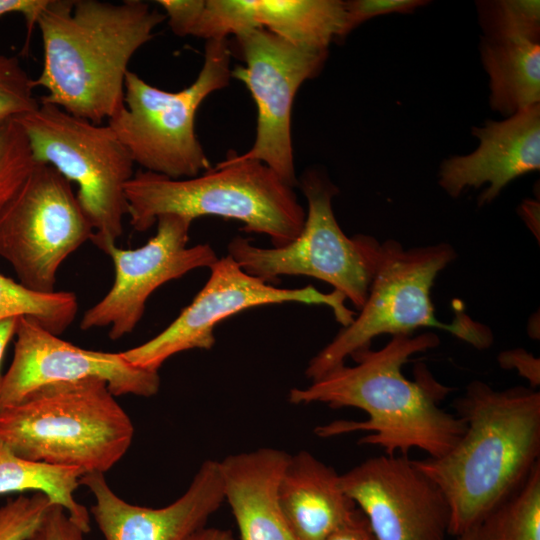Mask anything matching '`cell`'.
Wrapping results in <instances>:
<instances>
[{"label": "cell", "mask_w": 540, "mask_h": 540, "mask_svg": "<svg viewBox=\"0 0 540 540\" xmlns=\"http://www.w3.org/2000/svg\"><path fill=\"white\" fill-rule=\"evenodd\" d=\"M432 332L394 335L378 350L366 348L351 355L356 362L336 367L305 388H293L292 404L325 403L331 408L363 410L364 421L337 420L315 429L322 438L356 431L368 435L359 444L381 447L387 455L407 456L418 448L431 458L445 455L461 439L465 421L446 412L439 402L450 392L424 365L414 380L406 378L403 365L411 356L439 345Z\"/></svg>", "instance_id": "cell-1"}, {"label": "cell", "mask_w": 540, "mask_h": 540, "mask_svg": "<svg viewBox=\"0 0 540 540\" xmlns=\"http://www.w3.org/2000/svg\"><path fill=\"white\" fill-rule=\"evenodd\" d=\"M454 407L466 423L461 439L441 457L414 462L443 492L449 535L457 537L476 528L540 463V392L474 380Z\"/></svg>", "instance_id": "cell-2"}, {"label": "cell", "mask_w": 540, "mask_h": 540, "mask_svg": "<svg viewBox=\"0 0 540 540\" xmlns=\"http://www.w3.org/2000/svg\"><path fill=\"white\" fill-rule=\"evenodd\" d=\"M165 19L140 0H47L36 20L44 61L34 85L47 92L39 101L107 122L124 106L130 60Z\"/></svg>", "instance_id": "cell-3"}, {"label": "cell", "mask_w": 540, "mask_h": 540, "mask_svg": "<svg viewBox=\"0 0 540 540\" xmlns=\"http://www.w3.org/2000/svg\"><path fill=\"white\" fill-rule=\"evenodd\" d=\"M125 196L130 224L140 232L164 214L191 220L214 215L240 221L242 230L265 234L281 247L298 237L306 218L293 187L271 168L228 156L191 178L137 172L126 183Z\"/></svg>", "instance_id": "cell-4"}, {"label": "cell", "mask_w": 540, "mask_h": 540, "mask_svg": "<svg viewBox=\"0 0 540 540\" xmlns=\"http://www.w3.org/2000/svg\"><path fill=\"white\" fill-rule=\"evenodd\" d=\"M133 436L131 419L97 378L44 385L0 409V442L15 455L85 474L111 469Z\"/></svg>", "instance_id": "cell-5"}, {"label": "cell", "mask_w": 540, "mask_h": 540, "mask_svg": "<svg viewBox=\"0 0 540 540\" xmlns=\"http://www.w3.org/2000/svg\"><path fill=\"white\" fill-rule=\"evenodd\" d=\"M457 257L446 243L404 247L395 240L381 244L380 255L367 299L359 315L308 363L305 375L317 380L345 364L353 353L370 348L373 338L390 334L412 335L421 328L449 331L477 349L493 342L491 330L467 315L451 323L437 319L431 290L438 274Z\"/></svg>", "instance_id": "cell-6"}, {"label": "cell", "mask_w": 540, "mask_h": 540, "mask_svg": "<svg viewBox=\"0 0 540 540\" xmlns=\"http://www.w3.org/2000/svg\"><path fill=\"white\" fill-rule=\"evenodd\" d=\"M230 57L227 39L208 40L197 78L178 92L127 72L124 106L106 123L135 164L172 179L195 177L211 167L195 133V116L207 96L229 84Z\"/></svg>", "instance_id": "cell-7"}, {"label": "cell", "mask_w": 540, "mask_h": 540, "mask_svg": "<svg viewBox=\"0 0 540 540\" xmlns=\"http://www.w3.org/2000/svg\"><path fill=\"white\" fill-rule=\"evenodd\" d=\"M16 119L35 162L52 166L77 184V199L93 229L90 241L101 250L116 244L127 215L125 185L135 163L112 128L41 102Z\"/></svg>", "instance_id": "cell-8"}, {"label": "cell", "mask_w": 540, "mask_h": 540, "mask_svg": "<svg viewBox=\"0 0 540 540\" xmlns=\"http://www.w3.org/2000/svg\"><path fill=\"white\" fill-rule=\"evenodd\" d=\"M301 189L308 211L303 228L292 242L262 248L244 237L228 244V255L248 274L264 282L282 275L309 276L333 286L359 310L364 305L378 263L381 243L374 237H348L332 209L338 188L316 170L306 172Z\"/></svg>", "instance_id": "cell-9"}, {"label": "cell", "mask_w": 540, "mask_h": 540, "mask_svg": "<svg viewBox=\"0 0 540 540\" xmlns=\"http://www.w3.org/2000/svg\"><path fill=\"white\" fill-rule=\"evenodd\" d=\"M92 234L71 182L48 164L36 162L0 210V257L37 292H54L60 265Z\"/></svg>", "instance_id": "cell-10"}, {"label": "cell", "mask_w": 540, "mask_h": 540, "mask_svg": "<svg viewBox=\"0 0 540 540\" xmlns=\"http://www.w3.org/2000/svg\"><path fill=\"white\" fill-rule=\"evenodd\" d=\"M210 277L193 301L162 332L147 342L120 352L130 364L157 371L171 356L191 349H211L214 329L222 320L243 310L266 304L297 302L326 305L343 327L354 312L337 291L323 293L312 286L278 288L246 273L231 256L218 258L210 267Z\"/></svg>", "instance_id": "cell-11"}, {"label": "cell", "mask_w": 540, "mask_h": 540, "mask_svg": "<svg viewBox=\"0 0 540 540\" xmlns=\"http://www.w3.org/2000/svg\"><path fill=\"white\" fill-rule=\"evenodd\" d=\"M244 66L232 70L250 91L257 107L256 137L234 160H255L271 168L290 186L297 184L291 137V111L299 87L318 75L328 50L294 45L265 30L236 35Z\"/></svg>", "instance_id": "cell-12"}, {"label": "cell", "mask_w": 540, "mask_h": 540, "mask_svg": "<svg viewBox=\"0 0 540 540\" xmlns=\"http://www.w3.org/2000/svg\"><path fill=\"white\" fill-rule=\"evenodd\" d=\"M192 221L164 214L156 220L155 235L143 246L121 249L112 244L104 248L114 264V282L107 294L83 314L80 328L109 326V338L120 339L134 330L147 299L158 287L191 270L210 268L218 257L209 244L187 246Z\"/></svg>", "instance_id": "cell-13"}, {"label": "cell", "mask_w": 540, "mask_h": 540, "mask_svg": "<svg viewBox=\"0 0 540 540\" xmlns=\"http://www.w3.org/2000/svg\"><path fill=\"white\" fill-rule=\"evenodd\" d=\"M376 540H445L450 508L437 484L407 456L383 454L340 475Z\"/></svg>", "instance_id": "cell-14"}, {"label": "cell", "mask_w": 540, "mask_h": 540, "mask_svg": "<svg viewBox=\"0 0 540 540\" xmlns=\"http://www.w3.org/2000/svg\"><path fill=\"white\" fill-rule=\"evenodd\" d=\"M14 356L0 383V409L48 384L97 378L114 396L155 395L157 371L138 368L121 353L80 348L62 340L31 317L17 318Z\"/></svg>", "instance_id": "cell-15"}, {"label": "cell", "mask_w": 540, "mask_h": 540, "mask_svg": "<svg viewBox=\"0 0 540 540\" xmlns=\"http://www.w3.org/2000/svg\"><path fill=\"white\" fill-rule=\"evenodd\" d=\"M94 495L91 508L105 540H191L225 502L219 461H204L187 490L161 508L131 504L110 488L100 472L80 479Z\"/></svg>", "instance_id": "cell-16"}, {"label": "cell", "mask_w": 540, "mask_h": 540, "mask_svg": "<svg viewBox=\"0 0 540 540\" xmlns=\"http://www.w3.org/2000/svg\"><path fill=\"white\" fill-rule=\"evenodd\" d=\"M344 20L339 0H201L190 35L221 40L265 29L294 45L328 50L343 38Z\"/></svg>", "instance_id": "cell-17"}, {"label": "cell", "mask_w": 540, "mask_h": 540, "mask_svg": "<svg viewBox=\"0 0 540 540\" xmlns=\"http://www.w3.org/2000/svg\"><path fill=\"white\" fill-rule=\"evenodd\" d=\"M479 139L475 151L442 162L439 185L458 198L467 188L488 187L479 195L478 206L492 202L512 180L540 168V104L503 121L488 120L473 127Z\"/></svg>", "instance_id": "cell-18"}, {"label": "cell", "mask_w": 540, "mask_h": 540, "mask_svg": "<svg viewBox=\"0 0 540 540\" xmlns=\"http://www.w3.org/2000/svg\"><path fill=\"white\" fill-rule=\"evenodd\" d=\"M289 455L262 447L219 461L225 502L235 518L240 540H298L277 498L278 483Z\"/></svg>", "instance_id": "cell-19"}, {"label": "cell", "mask_w": 540, "mask_h": 540, "mask_svg": "<svg viewBox=\"0 0 540 540\" xmlns=\"http://www.w3.org/2000/svg\"><path fill=\"white\" fill-rule=\"evenodd\" d=\"M277 498L298 540H324L360 512L342 489L340 475L305 450L289 455Z\"/></svg>", "instance_id": "cell-20"}, {"label": "cell", "mask_w": 540, "mask_h": 540, "mask_svg": "<svg viewBox=\"0 0 540 540\" xmlns=\"http://www.w3.org/2000/svg\"><path fill=\"white\" fill-rule=\"evenodd\" d=\"M480 55L489 75V102L494 111L510 117L540 104L539 42L482 37Z\"/></svg>", "instance_id": "cell-21"}, {"label": "cell", "mask_w": 540, "mask_h": 540, "mask_svg": "<svg viewBox=\"0 0 540 540\" xmlns=\"http://www.w3.org/2000/svg\"><path fill=\"white\" fill-rule=\"evenodd\" d=\"M85 472L78 467L56 466L15 455L0 442V495L35 491L62 506L85 533L90 531V514L74 498Z\"/></svg>", "instance_id": "cell-22"}, {"label": "cell", "mask_w": 540, "mask_h": 540, "mask_svg": "<svg viewBox=\"0 0 540 540\" xmlns=\"http://www.w3.org/2000/svg\"><path fill=\"white\" fill-rule=\"evenodd\" d=\"M476 530L479 540H540V463Z\"/></svg>", "instance_id": "cell-23"}, {"label": "cell", "mask_w": 540, "mask_h": 540, "mask_svg": "<svg viewBox=\"0 0 540 540\" xmlns=\"http://www.w3.org/2000/svg\"><path fill=\"white\" fill-rule=\"evenodd\" d=\"M77 311L78 301L73 292H37L0 273V321L31 317L59 335L73 322Z\"/></svg>", "instance_id": "cell-24"}, {"label": "cell", "mask_w": 540, "mask_h": 540, "mask_svg": "<svg viewBox=\"0 0 540 540\" xmlns=\"http://www.w3.org/2000/svg\"><path fill=\"white\" fill-rule=\"evenodd\" d=\"M479 23L486 38H526L539 42L540 2L538 0H497L477 2Z\"/></svg>", "instance_id": "cell-25"}, {"label": "cell", "mask_w": 540, "mask_h": 540, "mask_svg": "<svg viewBox=\"0 0 540 540\" xmlns=\"http://www.w3.org/2000/svg\"><path fill=\"white\" fill-rule=\"evenodd\" d=\"M36 162L17 119L0 124V210L14 196Z\"/></svg>", "instance_id": "cell-26"}, {"label": "cell", "mask_w": 540, "mask_h": 540, "mask_svg": "<svg viewBox=\"0 0 540 540\" xmlns=\"http://www.w3.org/2000/svg\"><path fill=\"white\" fill-rule=\"evenodd\" d=\"M34 80L16 56L0 52V124L37 109Z\"/></svg>", "instance_id": "cell-27"}, {"label": "cell", "mask_w": 540, "mask_h": 540, "mask_svg": "<svg viewBox=\"0 0 540 540\" xmlns=\"http://www.w3.org/2000/svg\"><path fill=\"white\" fill-rule=\"evenodd\" d=\"M51 503L38 492L9 499L0 507V540H29Z\"/></svg>", "instance_id": "cell-28"}, {"label": "cell", "mask_w": 540, "mask_h": 540, "mask_svg": "<svg viewBox=\"0 0 540 540\" xmlns=\"http://www.w3.org/2000/svg\"><path fill=\"white\" fill-rule=\"evenodd\" d=\"M429 3L425 0H351L344 1L343 37L363 22L391 13H411Z\"/></svg>", "instance_id": "cell-29"}, {"label": "cell", "mask_w": 540, "mask_h": 540, "mask_svg": "<svg viewBox=\"0 0 540 540\" xmlns=\"http://www.w3.org/2000/svg\"><path fill=\"white\" fill-rule=\"evenodd\" d=\"M85 534L62 506L51 503L29 540H84Z\"/></svg>", "instance_id": "cell-30"}, {"label": "cell", "mask_w": 540, "mask_h": 540, "mask_svg": "<svg viewBox=\"0 0 540 540\" xmlns=\"http://www.w3.org/2000/svg\"><path fill=\"white\" fill-rule=\"evenodd\" d=\"M498 362L504 369H515L531 388L536 389L540 385V360L523 348L502 351Z\"/></svg>", "instance_id": "cell-31"}, {"label": "cell", "mask_w": 540, "mask_h": 540, "mask_svg": "<svg viewBox=\"0 0 540 540\" xmlns=\"http://www.w3.org/2000/svg\"><path fill=\"white\" fill-rule=\"evenodd\" d=\"M47 0H0V16L18 13L27 24L29 32L36 25L37 17Z\"/></svg>", "instance_id": "cell-32"}, {"label": "cell", "mask_w": 540, "mask_h": 540, "mask_svg": "<svg viewBox=\"0 0 540 540\" xmlns=\"http://www.w3.org/2000/svg\"><path fill=\"white\" fill-rule=\"evenodd\" d=\"M324 540H376V538L366 517L360 511L354 519Z\"/></svg>", "instance_id": "cell-33"}, {"label": "cell", "mask_w": 540, "mask_h": 540, "mask_svg": "<svg viewBox=\"0 0 540 540\" xmlns=\"http://www.w3.org/2000/svg\"><path fill=\"white\" fill-rule=\"evenodd\" d=\"M17 318H8L0 321V366L5 350L15 335ZM0 376V383H1Z\"/></svg>", "instance_id": "cell-34"}, {"label": "cell", "mask_w": 540, "mask_h": 540, "mask_svg": "<svg viewBox=\"0 0 540 540\" xmlns=\"http://www.w3.org/2000/svg\"><path fill=\"white\" fill-rule=\"evenodd\" d=\"M191 540H235L233 533L229 529L218 527H205L199 531Z\"/></svg>", "instance_id": "cell-35"}, {"label": "cell", "mask_w": 540, "mask_h": 540, "mask_svg": "<svg viewBox=\"0 0 540 540\" xmlns=\"http://www.w3.org/2000/svg\"><path fill=\"white\" fill-rule=\"evenodd\" d=\"M455 540H479L476 528L455 537Z\"/></svg>", "instance_id": "cell-36"}]
</instances>
